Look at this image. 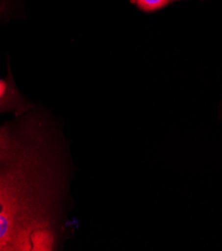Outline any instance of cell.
<instances>
[{
    "instance_id": "1",
    "label": "cell",
    "mask_w": 222,
    "mask_h": 251,
    "mask_svg": "<svg viewBox=\"0 0 222 251\" xmlns=\"http://www.w3.org/2000/svg\"><path fill=\"white\" fill-rule=\"evenodd\" d=\"M12 149L0 150V251L38 250L49 227L38 163Z\"/></svg>"
},
{
    "instance_id": "2",
    "label": "cell",
    "mask_w": 222,
    "mask_h": 251,
    "mask_svg": "<svg viewBox=\"0 0 222 251\" xmlns=\"http://www.w3.org/2000/svg\"><path fill=\"white\" fill-rule=\"evenodd\" d=\"M139 8L145 11H153L167 5L171 0H135Z\"/></svg>"
},
{
    "instance_id": "3",
    "label": "cell",
    "mask_w": 222,
    "mask_h": 251,
    "mask_svg": "<svg viewBox=\"0 0 222 251\" xmlns=\"http://www.w3.org/2000/svg\"><path fill=\"white\" fill-rule=\"evenodd\" d=\"M12 141L9 137L8 130L6 128H0V150L11 147Z\"/></svg>"
},
{
    "instance_id": "4",
    "label": "cell",
    "mask_w": 222,
    "mask_h": 251,
    "mask_svg": "<svg viewBox=\"0 0 222 251\" xmlns=\"http://www.w3.org/2000/svg\"><path fill=\"white\" fill-rule=\"evenodd\" d=\"M6 89H7V84L5 81L0 79V100L3 98V96L6 93Z\"/></svg>"
}]
</instances>
